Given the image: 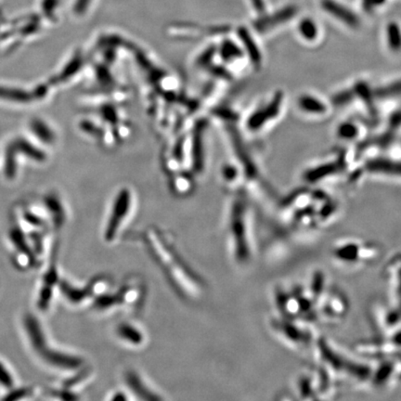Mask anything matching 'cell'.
<instances>
[{"label":"cell","instance_id":"obj_1","mask_svg":"<svg viewBox=\"0 0 401 401\" xmlns=\"http://www.w3.org/2000/svg\"><path fill=\"white\" fill-rule=\"evenodd\" d=\"M144 239L150 254L157 260L176 291L186 300H199L204 293L203 281L187 265L166 236L160 230L150 229L145 232Z\"/></svg>","mask_w":401,"mask_h":401},{"label":"cell","instance_id":"obj_2","mask_svg":"<svg viewBox=\"0 0 401 401\" xmlns=\"http://www.w3.org/2000/svg\"><path fill=\"white\" fill-rule=\"evenodd\" d=\"M311 352L316 365L328 372L337 383L370 386L374 368L363 360L344 353L327 338L318 337Z\"/></svg>","mask_w":401,"mask_h":401},{"label":"cell","instance_id":"obj_3","mask_svg":"<svg viewBox=\"0 0 401 401\" xmlns=\"http://www.w3.org/2000/svg\"><path fill=\"white\" fill-rule=\"evenodd\" d=\"M226 240L230 258L238 266H246L255 255V232L249 206L244 197H236L230 206L226 226Z\"/></svg>","mask_w":401,"mask_h":401},{"label":"cell","instance_id":"obj_4","mask_svg":"<svg viewBox=\"0 0 401 401\" xmlns=\"http://www.w3.org/2000/svg\"><path fill=\"white\" fill-rule=\"evenodd\" d=\"M22 327L31 349L48 368L72 374L84 368L83 358L75 354L58 351V349L53 348L48 344L43 326L32 313H25L22 317Z\"/></svg>","mask_w":401,"mask_h":401},{"label":"cell","instance_id":"obj_5","mask_svg":"<svg viewBox=\"0 0 401 401\" xmlns=\"http://www.w3.org/2000/svg\"><path fill=\"white\" fill-rule=\"evenodd\" d=\"M272 298L279 317L302 321L313 325L318 321L315 306L309 300L303 286L291 289L283 286H275Z\"/></svg>","mask_w":401,"mask_h":401},{"label":"cell","instance_id":"obj_6","mask_svg":"<svg viewBox=\"0 0 401 401\" xmlns=\"http://www.w3.org/2000/svg\"><path fill=\"white\" fill-rule=\"evenodd\" d=\"M269 329L279 342L297 352L311 351L318 337L313 324L279 316L270 318Z\"/></svg>","mask_w":401,"mask_h":401},{"label":"cell","instance_id":"obj_7","mask_svg":"<svg viewBox=\"0 0 401 401\" xmlns=\"http://www.w3.org/2000/svg\"><path fill=\"white\" fill-rule=\"evenodd\" d=\"M381 248L378 244L346 238L337 241L331 250V257L337 265L343 267H357L368 265L379 258Z\"/></svg>","mask_w":401,"mask_h":401},{"label":"cell","instance_id":"obj_8","mask_svg":"<svg viewBox=\"0 0 401 401\" xmlns=\"http://www.w3.org/2000/svg\"><path fill=\"white\" fill-rule=\"evenodd\" d=\"M109 280L105 277H98L91 281L86 286H76L69 281L59 280V291L68 303L73 306H81L90 300H95L97 297L104 294L109 289Z\"/></svg>","mask_w":401,"mask_h":401},{"label":"cell","instance_id":"obj_9","mask_svg":"<svg viewBox=\"0 0 401 401\" xmlns=\"http://www.w3.org/2000/svg\"><path fill=\"white\" fill-rule=\"evenodd\" d=\"M349 301L338 290L328 289L316 308L318 321L337 323L348 315Z\"/></svg>","mask_w":401,"mask_h":401},{"label":"cell","instance_id":"obj_10","mask_svg":"<svg viewBox=\"0 0 401 401\" xmlns=\"http://www.w3.org/2000/svg\"><path fill=\"white\" fill-rule=\"evenodd\" d=\"M358 356L371 360H382L400 356V338H377L358 343L354 348Z\"/></svg>","mask_w":401,"mask_h":401},{"label":"cell","instance_id":"obj_11","mask_svg":"<svg viewBox=\"0 0 401 401\" xmlns=\"http://www.w3.org/2000/svg\"><path fill=\"white\" fill-rule=\"evenodd\" d=\"M372 321L381 337L400 338V308L377 304L372 309Z\"/></svg>","mask_w":401,"mask_h":401},{"label":"cell","instance_id":"obj_12","mask_svg":"<svg viewBox=\"0 0 401 401\" xmlns=\"http://www.w3.org/2000/svg\"><path fill=\"white\" fill-rule=\"evenodd\" d=\"M59 280L61 279L57 267L56 257L54 254H50V262L42 276L41 286L36 294V304L39 311L45 312L50 309L54 295L58 289Z\"/></svg>","mask_w":401,"mask_h":401},{"label":"cell","instance_id":"obj_13","mask_svg":"<svg viewBox=\"0 0 401 401\" xmlns=\"http://www.w3.org/2000/svg\"><path fill=\"white\" fill-rule=\"evenodd\" d=\"M130 210L129 192H123L116 199L112 212L108 218L104 230V239L107 244H112L118 238Z\"/></svg>","mask_w":401,"mask_h":401},{"label":"cell","instance_id":"obj_14","mask_svg":"<svg viewBox=\"0 0 401 401\" xmlns=\"http://www.w3.org/2000/svg\"><path fill=\"white\" fill-rule=\"evenodd\" d=\"M400 356L379 360L372 370L370 386L377 388H394L400 384Z\"/></svg>","mask_w":401,"mask_h":401},{"label":"cell","instance_id":"obj_15","mask_svg":"<svg viewBox=\"0 0 401 401\" xmlns=\"http://www.w3.org/2000/svg\"><path fill=\"white\" fill-rule=\"evenodd\" d=\"M384 277L388 283L391 305L400 308V255H393L386 264Z\"/></svg>","mask_w":401,"mask_h":401},{"label":"cell","instance_id":"obj_16","mask_svg":"<svg viewBox=\"0 0 401 401\" xmlns=\"http://www.w3.org/2000/svg\"><path fill=\"white\" fill-rule=\"evenodd\" d=\"M283 101V93L281 91L276 92L273 96L272 101L267 104L266 106L261 108V109L255 111L250 116L248 121H247V127L251 130H258L261 129L267 123L277 118L280 113L281 104Z\"/></svg>","mask_w":401,"mask_h":401},{"label":"cell","instance_id":"obj_17","mask_svg":"<svg viewBox=\"0 0 401 401\" xmlns=\"http://www.w3.org/2000/svg\"><path fill=\"white\" fill-rule=\"evenodd\" d=\"M229 134L230 139H232V143L233 148H234L236 155H237L239 161L241 162V166L244 167L246 177L249 179H254L258 175L257 167H255L254 161L252 160L251 156H250L246 144L244 143L240 133L235 127H229Z\"/></svg>","mask_w":401,"mask_h":401},{"label":"cell","instance_id":"obj_18","mask_svg":"<svg viewBox=\"0 0 401 401\" xmlns=\"http://www.w3.org/2000/svg\"><path fill=\"white\" fill-rule=\"evenodd\" d=\"M298 13V8L295 6H287L276 11V13L269 14V15L262 16L261 18L255 22V28L258 32L264 33L267 31L278 27L279 25L286 24L294 18Z\"/></svg>","mask_w":401,"mask_h":401},{"label":"cell","instance_id":"obj_19","mask_svg":"<svg viewBox=\"0 0 401 401\" xmlns=\"http://www.w3.org/2000/svg\"><path fill=\"white\" fill-rule=\"evenodd\" d=\"M119 341L132 348H141L146 342V337L141 327L132 323H121L115 328Z\"/></svg>","mask_w":401,"mask_h":401},{"label":"cell","instance_id":"obj_20","mask_svg":"<svg viewBox=\"0 0 401 401\" xmlns=\"http://www.w3.org/2000/svg\"><path fill=\"white\" fill-rule=\"evenodd\" d=\"M321 7L327 13L339 20L349 27L357 28L360 27V21L358 17L346 6L335 0H321Z\"/></svg>","mask_w":401,"mask_h":401},{"label":"cell","instance_id":"obj_21","mask_svg":"<svg viewBox=\"0 0 401 401\" xmlns=\"http://www.w3.org/2000/svg\"><path fill=\"white\" fill-rule=\"evenodd\" d=\"M328 281L325 273L321 269L315 270L309 277L308 286L304 287L307 295L311 301L315 308H317L318 302L325 295L327 290L329 289Z\"/></svg>","mask_w":401,"mask_h":401},{"label":"cell","instance_id":"obj_22","mask_svg":"<svg viewBox=\"0 0 401 401\" xmlns=\"http://www.w3.org/2000/svg\"><path fill=\"white\" fill-rule=\"evenodd\" d=\"M127 388L139 399L144 400H159L162 397L157 396L155 392L148 386L141 377L135 371H127L125 374Z\"/></svg>","mask_w":401,"mask_h":401},{"label":"cell","instance_id":"obj_23","mask_svg":"<svg viewBox=\"0 0 401 401\" xmlns=\"http://www.w3.org/2000/svg\"><path fill=\"white\" fill-rule=\"evenodd\" d=\"M237 34L252 64L255 67L260 68L262 64V55H261L260 48L255 43L251 33L246 27H241L238 28Z\"/></svg>","mask_w":401,"mask_h":401},{"label":"cell","instance_id":"obj_24","mask_svg":"<svg viewBox=\"0 0 401 401\" xmlns=\"http://www.w3.org/2000/svg\"><path fill=\"white\" fill-rule=\"evenodd\" d=\"M366 169L374 174L391 176L400 175V166L399 162L386 158H375L366 163Z\"/></svg>","mask_w":401,"mask_h":401},{"label":"cell","instance_id":"obj_25","mask_svg":"<svg viewBox=\"0 0 401 401\" xmlns=\"http://www.w3.org/2000/svg\"><path fill=\"white\" fill-rule=\"evenodd\" d=\"M295 391H297V396L300 397V400H316L311 369L302 372L298 377Z\"/></svg>","mask_w":401,"mask_h":401},{"label":"cell","instance_id":"obj_26","mask_svg":"<svg viewBox=\"0 0 401 401\" xmlns=\"http://www.w3.org/2000/svg\"><path fill=\"white\" fill-rule=\"evenodd\" d=\"M341 169H342L341 163L324 164L309 170L308 172H306L304 177H305L307 181L315 183V182L321 181L325 178L330 177V176L337 174Z\"/></svg>","mask_w":401,"mask_h":401},{"label":"cell","instance_id":"obj_27","mask_svg":"<svg viewBox=\"0 0 401 401\" xmlns=\"http://www.w3.org/2000/svg\"><path fill=\"white\" fill-rule=\"evenodd\" d=\"M298 105L304 112L313 115H323L326 113L327 107L320 99L311 95H303L298 99Z\"/></svg>","mask_w":401,"mask_h":401},{"label":"cell","instance_id":"obj_28","mask_svg":"<svg viewBox=\"0 0 401 401\" xmlns=\"http://www.w3.org/2000/svg\"><path fill=\"white\" fill-rule=\"evenodd\" d=\"M355 93L358 94V97L365 102L369 112L372 113V116H377V107H375L374 101V95L372 94V90H370V87L367 86V84L363 83V82L356 84Z\"/></svg>","mask_w":401,"mask_h":401},{"label":"cell","instance_id":"obj_29","mask_svg":"<svg viewBox=\"0 0 401 401\" xmlns=\"http://www.w3.org/2000/svg\"><path fill=\"white\" fill-rule=\"evenodd\" d=\"M221 57L227 62H233L243 56V51L232 41H225L221 45Z\"/></svg>","mask_w":401,"mask_h":401},{"label":"cell","instance_id":"obj_30","mask_svg":"<svg viewBox=\"0 0 401 401\" xmlns=\"http://www.w3.org/2000/svg\"><path fill=\"white\" fill-rule=\"evenodd\" d=\"M300 35L308 41H313L317 38L318 31L317 24L309 18L303 19L298 25Z\"/></svg>","mask_w":401,"mask_h":401},{"label":"cell","instance_id":"obj_31","mask_svg":"<svg viewBox=\"0 0 401 401\" xmlns=\"http://www.w3.org/2000/svg\"><path fill=\"white\" fill-rule=\"evenodd\" d=\"M15 379H14L10 370L0 360V386L5 391H8L15 388Z\"/></svg>","mask_w":401,"mask_h":401},{"label":"cell","instance_id":"obj_32","mask_svg":"<svg viewBox=\"0 0 401 401\" xmlns=\"http://www.w3.org/2000/svg\"><path fill=\"white\" fill-rule=\"evenodd\" d=\"M388 41L392 50H399L401 38L400 27L396 22H391L388 27Z\"/></svg>","mask_w":401,"mask_h":401},{"label":"cell","instance_id":"obj_33","mask_svg":"<svg viewBox=\"0 0 401 401\" xmlns=\"http://www.w3.org/2000/svg\"><path fill=\"white\" fill-rule=\"evenodd\" d=\"M338 136L341 139L351 141L356 138L358 134V129L356 125L351 123V122H346V123L341 124L337 130Z\"/></svg>","mask_w":401,"mask_h":401},{"label":"cell","instance_id":"obj_34","mask_svg":"<svg viewBox=\"0 0 401 401\" xmlns=\"http://www.w3.org/2000/svg\"><path fill=\"white\" fill-rule=\"evenodd\" d=\"M400 91V82L389 85L388 87H384L382 89H378L374 92V96L380 99L392 98V97L399 96Z\"/></svg>","mask_w":401,"mask_h":401},{"label":"cell","instance_id":"obj_35","mask_svg":"<svg viewBox=\"0 0 401 401\" xmlns=\"http://www.w3.org/2000/svg\"><path fill=\"white\" fill-rule=\"evenodd\" d=\"M34 395V392L31 388H13L8 391L4 400H25L27 398H30Z\"/></svg>","mask_w":401,"mask_h":401},{"label":"cell","instance_id":"obj_36","mask_svg":"<svg viewBox=\"0 0 401 401\" xmlns=\"http://www.w3.org/2000/svg\"><path fill=\"white\" fill-rule=\"evenodd\" d=\"M354 93L352 91L346 90L343 91V92H340L337 94V96H335L332 98V104L335 105H345L349 104V101L353 99Z\"/></svg>","mask_w":401,"mask_h":401},{"label":"cell","instance_id":"obj_37","mask_svg":"<svg viewBox=\"0 0 401 401\" xmlns=\"http://www.w3.org/2000/svg\"><path fill=\"white\" fill-rule=\"evenodd\" d=\"M0 99H24V96L22 97V94L17 95L16 92H14L13 90L4 89V87H0Z\"/></svg>","mask_w":401,"mask_h":401},{"label":"cell","instance_id":"obj_38","mask_svg":"<svg viewBox=\"0 0 401 401\" xmlns=\"http://www.w3.org/2000/svg\"><path fill=\"white\" fill-rule=\"evenodd\" d=\"M394 139V134L393 133H388L385 134V135L381 136L380 138H378L377 142L378 146L380 147H388L389 144H391V142L393 141Z\"/></svg>","mask_w":401,"mask_h":401},{"label":"cell","instance_id":"obj_39","mask_svg":"<svg viewBox=\"0 0 401 401\" xmlns=\"http://www.w3.org/2000/svg\"><path fill=\"white\" fill-rule=\"evenodd\" d=\"M238 172L236 170L235 167L232 166H227L224 169L223 176L226 181L232 182L235 181L236 178H237Z\"/></svg>","mask_w":401,"mask_h":401},{"label":"cell","instance_id":"obj_40","mask_svg":"<svg viewBox=\"0 0 401 401\" xmlns=\"http://www.w3.org/2000/svg\"><path fill=\"white\" fill-rule=\"evenodd\" d=\"M250 1H251L253 7L258 13L263 14L265 13L266 5L264 0H250Z\"/></svg>","mask_w":401,"mask_h":401},{"label":"cell","instance_id":"obj_41","mask_svg":"<svg viewBox=\"0 0 401 401\" xmlns=\"http://www.w3.org/2000/svg\"><path fill=\"white\" fill-rule=\"evenodd\" d=\"M110 400L115 401V400H129V398H127V395L125 393V392L118 391L113 392L111 397L109 398Z\"/></svg>","mask_w":401,"mask_h":401},{"label":"cell","instance_id":"obj_42","mask_svg":"<svg viewBox=\"0 0 401 401\" xmlns=\"http://www.w3.org/2000/svg\"><path fill=\"white\" fill-rule=\"evenodd\" d=\"M391 127L393 129H398L400 125V113L397 111V113H394L391 118Z\"/></svg>","mask_w":401,"mask_h":401}]
</instances>
